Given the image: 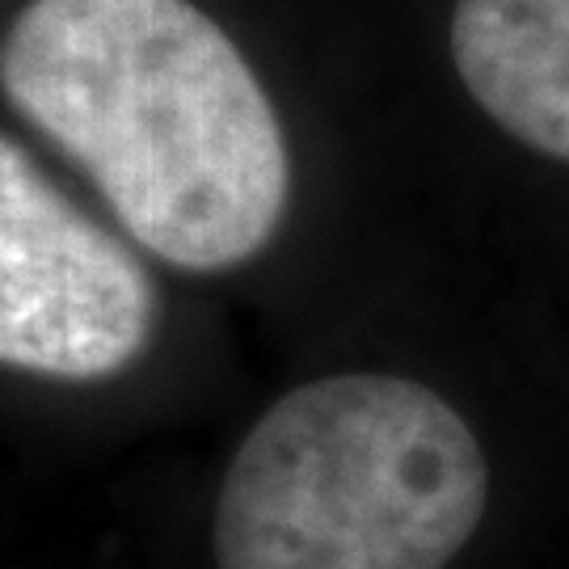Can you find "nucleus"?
I'll return each instance as SVG.
<instances>
[{"label":"nucleus","mask_w":569,"mask_h":569,"mask_svg":"<svg viewBox=\"0 0 569 569\" xmlns=\"http://www.w3.org/2000/svg\"><path fill=\"white\" fill-rule=\"evenodd\" d=\"M0 89L169 266H241L283 224L279 114L190 0H30L0 39Z\"/></svg>","instance_id":"f257e3e1"},{"label":"nucleus","mask_w":569,"mask_h":569,"mask_svg":"<svg viewBox=\"0 0 569 569\" xmlns=\"http://www.w3.org/2000/svg\"><path fill=\"white\" fill-rule=\"evenodd\" d=\"M486 502V451L435 388L350 371L253 422L211 545L220 569H448Z\"/></svg>","instance_id":"f03ea898"},{"label":"nucleus","mask_w":569,"mask_h":569,"mask_svg":"<svg viewBox=\"0 0 569 569\" xmlns=\"http://www.w3.org/2000/svg\"><path fill=\"white\" fill-rule=\"evenodd\" d=\"M157 329V291L127 249L0 136V367L110 380Z\"/></svg>","instance_id":"7ed1b4c3"},{"label":"nucleus","mask_w":569,"mask_h":569,"mask_svg":"<svg viewBox=\"0 0 569 569\" xmlns=\"http://www.w3.org/2000/svg\"><path fill=\"white\" fill-rule=\"evenodd\" d=\"M451 60L507 136L569 161V0H456Z\"/></svg>","instance_id":"20e7f679"}]
</instances>
